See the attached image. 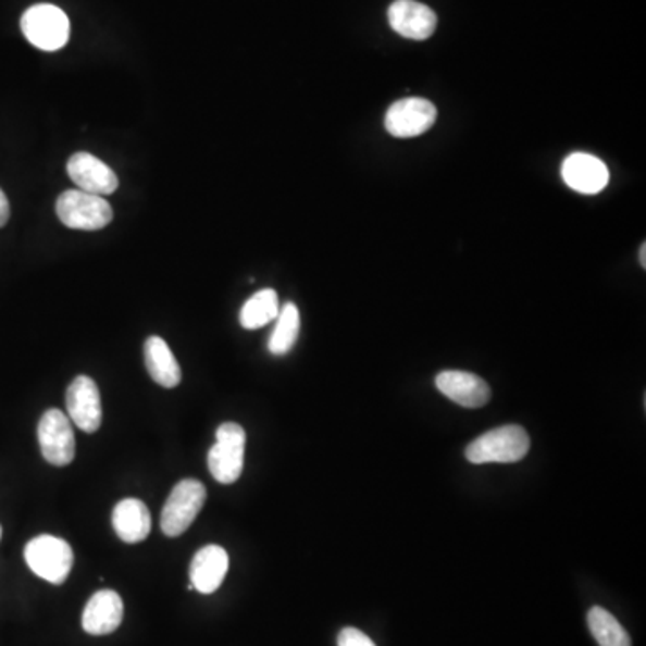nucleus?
Instances as JSON below:
<instances>
[{"mask_svg": "<svg viewBox=\"0 0 646 646\" xmlns=\"http://www.w3.org/2000/svg\"><path fill=\"white\" fill-rule=\"evenodd\" d=\"M58 220L72 231H101L113 220V209L104 196L85 190H65L57 201Z\"/></svg>", "mask_w": 646, "mask_h": 646, "instance_id": "obj_2", "label": "nucleus"}, {"mask_svg": "<svg viewBox=\"0 0 646 646\" xmlns=\"http://www.w3.org/2000/svg\"><path fill=\"white\" fill-rule=\"evenodd\" d=\"M247 433L236 422H225L215 431V444L209 452V471L215 482L236 483L245 467Z\"/></svg>", "mask_w": 646, "mask_h": 646, "instance_id": "obj_3", "label": "nucleus"}, {"mask_svg": "<svg viewBox=\"0 0 646 646\" xmlns=\"http://www.w3.org/2000/svg\"><path fill=\"white\" fill-rule=\"evenodd\" d=\"M435 385L447 399L463 408H482L490 399V386L487 381L472 372L446 370L436 375Z\"/></svg>", "mask_w": 646, "mask_h": 646, "instance_id": "obj_12", "label": "nucleus"}, {"mask_svg": "<svg viewBox=\"0 0 646 646\" xmlns=\"http://www.w3.org/2000/svg\"><path fill=\"white\" fill-rule=\"evenodd\" d=\"M591 634L600 646H632L629 632L604 607H593L587 614Z\"/></svg>", "mask_w": 646, "mask_h": 646, "instance_id": "obj_19", "label": "nucleus"}, {"mask_svg": "<svg viewBox=\"0 0 646 646\" xmlns=\"http://www.w3.org/2000/svg\"><path fill=\"white\" fill-rule=\"evenodd\" d=\"M29 570L51 584H63L74 564V554L67 541L54 535H40L26 546Z\"/></svg>", "mask_w": 646, "mask_h": 646, "instance_id": "obj_6", "label": "nucleus"}, {"mask_svg": "<svg viewBox=\"0 0 646 646\" xmlns=\"http://www.w3.org/2000/svg\"><path fill=\"white\" fill-rule=\"evenodd\" d=\"M436 115L438 112H436L435 104L427 99H400L388 108L385 128L397 139H411V137L426 134L427 129L435 124Z\"/></svg>", "mask_w": 646, "mask_h": 646, "instance_id": "obj_8", "label": "nucleus"}, {"mask_svg": "<svg viewBox=\"0 0 646 646\" xmlns=\"http://www.w3.org/2000/svg\"><path fill=\"white\" fill-rule=\"evenodd\" d=\"M67 173L77 189L90 195L110 196L117 190L119 178L112 167L90 153L72 154L67 162Z\"/></svg>", "mask_w": 646, "mask_h": 646, "instance_id": "obj_11", "label": "nucleus"}, {"mask_svg": "<svg viewBox=\"0 0 646 646\" xmlns=\"http://www.w3.org/2000/svg\"><path fill=\"white\" fill-rule=\"evenodd\" d=\"M0 537H2V529H0Z\"/></svg>", "mask_w": 646, "mask_h": 646, "instance_id": "obj_24", "label": "nucleus"}, {"mask_svg": "<svg viewBox=\"0 0 646 646\" xmlns=\"http://www.w3.org/2000/svg\"><path fill=\"white\" fill-rule=\"evenodd\" d=\"M67 411L72 424L85 433H96L103 421L98 385L88 375H77L67 388Z\"/></svg>", "mask_w": 646, "mask_h": 646, "instance_id": "obj_9", "label": "nucleus"}, {"mask_svg": "<svg viewBox=\"0 0 646 646\" xmlns=\"http://www.w3.org/2000/svg\"><path fill=\"white\" fill-rule=\"evenodd\" d=\"M639 262H642V266H646V245H642V250H639Z\"/></svg>", "mask_w": 646, "mask_h": 646, "instance_id": "obj_23", "label": "nucleus"}, {"mask_svg": "<svg viewBox=\"0 0 646 646\" xmlns=\"http://www.w3.org/2000/svg\"><path fill=\"white\" fill-rule=\"evenodd\" d=\"M22 33L29 44L41 51L52 52L67 46L71 22L60 8L52 4H36L22 16Z\"/></svg>", "mask_w": 646, "mask_h": 646, "instance_id": "obj_4", "label": "nucleus"}, {"mask_svg": "<svg viewBox=\"0 0 646 646\" xmlns=\"http://www.w3.org/2000/svg\"><path fill=\"white\" fill-rule=\"evenodd\" d=\"M123 598L115 591H98L83 610V629L92 636H107L123 623Z\"/></svg>", "mask_w": 646, "mask_h": 646, "instance_id": "obj_14", "label": "nucleus"}, {"mask_svg": "<svg viewBox=\"0 0 646 646\" xmlns=\"http://www.w3.org/2000/svg\"><path fill=\"white\" fill-rule=\"evenodd\" d=\"M207 490L198 480H184L171 490L160 515V526L167 537H179L195 523L206 505Z\"/></svg>", "mask_w": 646, "mask_h": 646, "instance_id": "obj_5", "label": "nucleus"}, {"mask_svg": "<svg viewBox=\"0 0 646 646\" xmlns=\"http://www.w3.org/2000/svg\"><path fill=\"white\" fill-rule=\"evenodd\" d=\"M10 220V201L5 198L4 190L0 189V226Z\"/></svg>", "mask_w": 646, "mask_h": 646, "instance_id": "obj_22", "label": "nucleus"}, {"mask_svg": "<svg viewBox=\"0 0 646 646\" xmlns=\"http://www.w3.org/2000/svg\"><path fill=\"white\" fill-rule=\"evenodd\" d=\"M41 455L51 465L65 467L76 457V438L72 422L60 410L44 413L38 424Z\"/></svg>", "mask_w": 646, "mask_h": 646, "instance_id": "obj_7", "label": "nucleus"}, {"mask_svg": "<svg viewBox=\"0 0 646 646\" xmlns=\"http://www.w3.org/2000/svg\"><path fill=\"white\" fill-rule=\"evenodd\" d=\"M388 22L397 35L421 41L435 33L438 18L430 5L417 0H395L388 8Z\"/></svg>", "mask_w": 646, "mask_h": 646, "instance_id": "obj_10", "label": "nucleus"}, {"mask_svg": "<svg viewBox=\"0 0 646 646\" xmlns=\"http://www.w3.org/2000/svg\"><path fill=\"white\" fill-rule=\"evenodd\" d=\"M144 361L151 380L164 388H176L182 381V370L170 345L159 336H151L144 345Z\"/></svg>", "mask_w": 646, "mask_h": 646, "instance_id": "obj_17", "label": "nucleus"}, {"mask_svg": "<svg viewBox=\"0 0 646 646\" xmlns=\"http://www.w3.org/2000/svg\"><path fill=\"white\" fill-rule=\"evenodd\" d=\"M338 646H375L364 632L358 631L355 626H347L339 632Z\"/></svg>", "mask_w": 646, "mask_h": 646, "instance_id": "obj_21", "label": "nucleus"}, {"mask_svg": "<svg viewBox=\"0 0 646 646\" xmlns=\"http://www.w3.org/2000/svg\"><path fill=\"white\" fill-rule=\"evenodd\" d=\"M278 311H281V306H278L277 291L261 289L245 302L241 314H239V322L248 331H256V328L264 327L273 320H277Z\"/></svg>", "mask_w": 646, "mask_h": 646, "instance_id": "obj_18", "label": "nucleus"}, {"mask_svg": "<svg viewBox=\"0 0 646 646\" xmlns=\"http://www.w3.org/2000/svg\"><path fill=\"white\" fill-rule=\"evenodd\" d=\"M566 185L582 195H596L609 184V170L598 157L589 153H573L562 164Z\"/></svg>", "mask_w": 646, "mask_h": 646, "instance_id": "obj_13", "label": "nucleus"}, {"mask_svg": "<svg viewBox=\"0 0 646 646\" xmlns=\"http://www.w3.org/2000/svg\"><path fill=\"white\" fill-rule=\"evenodd\" d=\"M530 451V436L526 430L515 424L496 427L477 436L465 449V457L474 465L483 463H515Z\"/></svg>", "mask_w": 646, "mask_h": 646, "instance_id": "obj_1", "label": "nucleus"}, {"mask_svg": "<svg viewBox=\"0 0 646 646\" xmlns=\"http://www.w3.org/2000/svg\"><path fill=\"white\" fill-rule=\"evenodd\" d=\"M300 333V313L293 302H287L278 311L277 325L273 328L268 349L275 356H284L295 347Z\"/></svg>", "mask_w": 646, "mask_h": 646, "instance_id": "obj_20", "label": "nucleus"}, {"mask_svg": "<svg viewBox=\"0 0 646 646\" xmlns=\"http://www.w3.org/2000/svg\"><path fill=\"white\" fill-rule=\"evenodd\" d=\"M112 523L124 543H142L151 532V513L139 499H123L113 508Z\"/></svg>", "mask_w": 646, "mask_h": 646, "instance_id": "obj_16", "label": "nucleus"}, {"mask_svg": "<svg viewBox=\"0 0 646 646\" xmlns=\"http://www.w3.org/2000/svg\"><path fill=\"white\" fill-rule=\"evenodd\" d=\"M228 571V554L221 546L201 548L190 564V587L201 595H212L220 589Z\"/></svg>", "mask_w": 646, "mask_h": 646, "instance_id": "obj_15", "label": "nucleus"}]
</instances>
